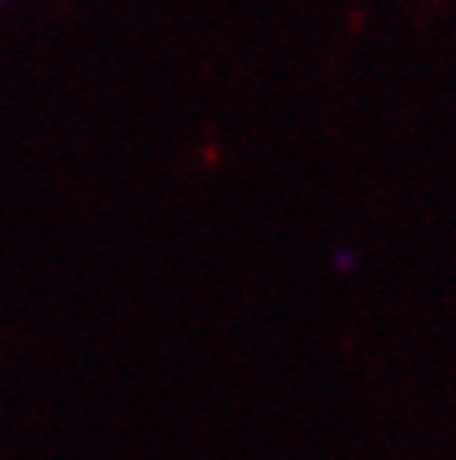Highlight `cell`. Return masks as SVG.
Listing matches in <instances>:
<instances>
[{
    "mask_svg": "<svg viewBox=\"0 0 456 460\" xmlns=\"http://www.w3.org/2000/svg\"><path fill=\"white\" fill-rule=\"evenodd\" d=\"M330 264H333V270H337V274H354V270H356V253L346 251V247H343V251H333Z\"/></svg>",
    "mask_w": 456,
    "mask_h": 460,
    "instance_id": "6da1fadb",
    "label": "cell"
}]
</instances>
